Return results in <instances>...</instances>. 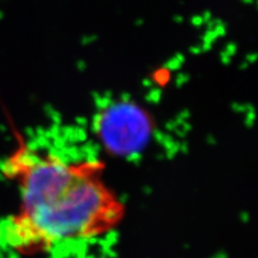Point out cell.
I'll return each instance as SVG.
<instances>
[{
  "mask_svg": "<svg viewBox=\"0 0 258 258\" xmlns=\"http://www.w3.org/2000/svg\"><path fill=\"white\" fill-rule=\"evenodd\" d=\"M5 173L18 185L20 203L4 225V237L20 254L102 239L126 216L124 200L98 158H66L25 143L8 157Z\"/></svg>",
  "mask_w": 258,
  "mask_h": 258,
  "instance_id": "1",
  "label": "cell"
},
{
  "mask_svg": "<svg viewBox=\"0 0 258 258\" xmlns=\"http://www.w3.org/2000/svg\"><path fill=\"white\" fill-rule=\"evenodd\" d=\"M149 115L134 103L119 102L102 111L96 124L103 148L112 155L128 157L140 153L152 134Z\"/></svg>",
  "mask_w": 258,
  "mask_h": 258,
  "instance_id": "2",
  "label": "cell"
}]
</instances>
